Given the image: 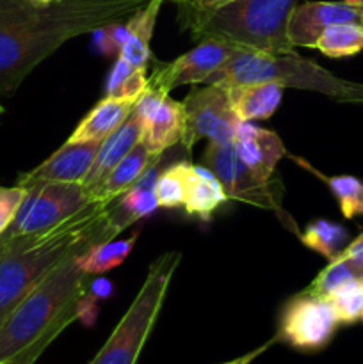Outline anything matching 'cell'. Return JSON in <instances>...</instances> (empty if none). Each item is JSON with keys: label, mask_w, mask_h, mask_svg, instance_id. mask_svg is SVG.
Segmentation results:
<instances>
[{"label": "cell", "mask_w": 363, "mask_h": 364, "mask_svg": "<svg viewBox=\"0 0 363 364\" xmlns=\"http://www.w3.org/2000/svg\"><path fill=\"white\" fill-rule=\"evenodd\" d=\"M352 279H363V267L356 265L354 262L338 255L337 258L327 263V267H324L317 274L315 279L310 283V287L305 288V291L315 295V297L326 299L337 288H340L342 284L349 283Z\"/></svg>", "instance_id": "26"}, {"label": "cell", "mask_w": 363, "mask_h": 364, "mask_svg": "<svg viewBox=\"0 0 363 364\" xmlns=\"http://www.w3.org/2000/svg\"><path fill=\"white\" fill-rule=\"evenodd\" d=\"M359 320H362V322H363V313H362V318H359Z\"/></svg>", "instance_id": "43"}, {"label": "cell", "mask_w": 363, "mask_h": 364, "mask_svg": "<svg viewBox=\"0 0 363 364\" xmlns=\"http://www.w3.org/2000/svg\"><path fill=\"white\" fill-rule=\"evenodd\" d=\"M110 25H112V23L95 28V31L91 32L93 43H95L96 50H98L102 55L117 57V55H120V46H117L116 41H114L112 32H110Z\"/></svg>", "instance_id": "30"}, {"label": "cell", "mask_w": 363, "mask_h": 364, "mask_svg": "<svg viewBox=\"0 0 363 364\" xmlns=\"http://www.w3.org/2000/svg\"><path fill=\"white\" fill-rule=\"evenodd\" d=\"M228 96L233 112L241 121L269 119L283 100L285 87L274 82L228 85Z\"/></svg>", "instance_id": "19"}, {"label": "cell", "mask_w": 363, "mask_h": 364, "mask_svg": "<svg viewBox=\"0 0 363 364\" xmlns=\"http://www.w3.org/2000/svg\"><path fill=\"white\" fill-rule=\"evenodd\" d=\"M102 141H89L70 144L64 142L52 156L39 164L28 173L18 176L16 185L27 188L46 181H64V183H84L95 164Z\"/></svg>", "instance_id": "12"}, {"label": "cell", "mask_w": 363, "mask_h": 364, "mask_svg": "<svg viewBox=\"0 0 363 364\" xmlns=\"http://www.w3.org/2000/svg\"><path fill=\"white\" fill-rule=\"evenodd\" d=\"M340 255L344 256V258L354 262L356 265L363 267V233H359L354 240L349 242L347 247H345Z\"/></svg>", "instance_id": "32"}, {"label": "cell", "mask_w": 363, "mask_h": 364, "mask_svg": "<svg viewBox=\"0 0 363 364\" xmlns=\"http://www.w3.org/2000/svg\"><path fill=\"white\" fill-rule=\"evenodd\" d=\"M333 308L340 326H351L362 318L363 313V279H352L326 297Z\"/></svg>", "instance_id": "27"}, {"label": "cell", "mask_w": 363, "mask_h": 364, "mask_svg": "<svg viewBox=\"0 0 363 364\" xmlns=\"http://www.w3.org/2000/svg\"><path fill=\"white\" fill-rule=\"evenodd\" d=\"M149 0H0V95L20 87L64 43L109 23L127 21Z\"/></svg>", "instance_id": "1"}, {"label": "cell", "mask_w": 363, "mask_h": 364, "mask_svg": "<svg viewBox=\"0 0 363 364\" xmlns=\"http://www.w3.org/2000/svg\"><path fill=\"white\" fill-rule=\"evenodd\" d=\"M162 155L152 153L141 141L114 166L109 176L89 192L91 201L114 203L121 198L127 191H130L139 178L153 166H159Z\"/></svg>", "instance_id": "15"}, {"label": "cell", "mask_w": 363, "mask_h": 364, "mask_svg": "<svg viewBox=\"0 0 363 364\" xmlns=\"http://www.w3.org/2000/svg\"><path fill=\"white\" fill-rule=\"evenodd\" d=\"M25 194H27V191L20 185H14V187L0 185V235L13 223Z\"/></svg>", "instance_id": "29"}, {"label": "cell", "mask_w": 363, "mask_h": 364, "mask_svg": "<svg viewBox=\"0 0 363 364\" xmlns=\"http://www.w3.org/2000/svg\"><path fill=\"white\" fill-rule=\"evenodd\" d=\"M159 174V167H149V169L139 178L137 183L117 199V210H120V213L125 217V220H127L128 224L139 223V220L152 215V213L159 208V201H157L155 194Z\"/></svg>", "instance_id": "22"}, {"label": "cell", "mask_w": 363, "mask_h": 364, "mask_svg": "<svg viewBox=\"0 0 363 364\" xmlns=\"http://www.w3.org/2000/svg\"><path fill=\"white\" fill-rule=\"evenodd\" d=\"M141 230H135L128 238L121 240H103L91 245L88 251L77 256V263L84 272L88 274H103L120 267L125 259L130 256L135 242H137Z\"/></svg>", "instance_id": "21"}, {"label": "cell", "mask_w": 363, "mask_h": 364, "mask_svg": "<svg viewBox=\"0 0 363 364\" xmlns=\"http://www.w3.org/2000/svg\"><path fill=\"white\" fill-rule=\"evenodd\" d=\"M185 164L187 162L173 164L159 174L155 194L159 206H162V208H184Z\"/></svg>", "instance_id": "28"}, {"label": "cell", "mask_w": 363, "mask_h": 364, "mask_svg": "<svg viewBox=\"0 0 363 364\" xmlns=\"http://www.w3.org/2000/svg\"><path fill=\"white\" fill-rule=\"evenodd\" d=\"M298 162L301 164L305 169H308L310 173L315 174L317 178L324 181L327 185V188L331 191V194L337 199L338 206H340V212L345 219H354V217L363 215V181L359 178L351 176V174H340V176H324L319 171L313 169L310 164L302 162L298 159Z\"/></svg>", "instance_id": "25"}, {"label": "cell", "mask_w": 363, "mask_h": 364, "mask_svg": "<svg viewBox=\"0 0 363 364\" xmlns=\"http://www.w3.org/2000/svg\"><path fill=\"white\" fill-rule=\"evenodd\" d=\"M116 203L91 201L52 228L0 237V327L60 263L98 242L116 238L128 228Z\"/></svg>", "instance_id": "2"}, {"label": "cell", "mask_w": 363, "mask_h": 364, "mask_svg": "<svg viewBox=\"0 0 363 364\" xmlns=\"http://www.w3.org/2000/svg\"><path fill=\"white\" fill-rule=\"evenodd\" d=\"M34 4H41V6H48V4L57 2V0H32Z\"/></svg>", "instance_id": "37"}, {"label": "cell", "mask_w": 363, "mask_h": 364, "mask_svg": "<svg viewBox=\"0 0 363 364\" xmlns=\"http://www.w3.org/2000/svg\"><path fill=\"white\" fill-rule=\"evenodd\" d=\"M89 277L91 274L78 267L77 256L48 274L0 327V363L13 361L41 338H57L77 320Z\"/></svg>", "instance_id": "4"}, {"label": "cell", "mask_w": 363, "mask_h": 364, "mask_svg": "<svg viewBox=\"0 0 363 364\" xmlns=\"http://www.w3.org/2000/svg\"><path fill=\"white\" fill-rule=\"evenodd\" d=\"M349 231L342 224L327 219H315L306 224L301 235V242L317 255L324 256L327 262L337 258L351 240Z\"/></svg>", "instance_id": "23"}, {"label": "cell", "mask_w": 363, "mask_h": 364, "mask_svg": "<svg viewBox=\"0 0 363 364\" xmlns=\"http://www.w3.org/2000/svg\"><path fill=\"white\" fill-rule=\"evenodd\" d=\"M191 2H198V4H219V2H226V0H191ZM185 4V2H184Z\"/></svg>", "instance_id": "35"}, {"label": "cell", "mask_w": 363, "mask_h": 364, "mask_svg": "<svg viewBox=\"0 0 363 364\" xmlns=\"http://www.w3.org/2000/svg\"><path fill=\"white\" fill-rule=\"evenodd\" d=\"M342 2L349 4V6H358V7L363 6V0H342Z\"/></svg>", "instance_id": "36"}, {"label": "cell", "mask_w": 363, "mask_h": 364, "mask_svg": "<svg viewBox=\"0 0 363 364\" xmlns=\"http://www.w3.org/2000/svg\"><path fill=\"white\" fill-rule=\"evenodd\" d=\"M23 201L14 215L13 223L0 237H16L43 231L77 213L91 203L84 183L46 181L25 188Z\"/></svg>", "instance_id": "6"}, {"label": "cell", "mask_w": 363, "mask_h": 364, "mask_svg": "<svg viewBox=\"0 0 363 364\" xmlns=\"http://www.w3.org/2000/svg\"><path fill=\"white\" fill-rule=\"evenodd\" d=\"M184 130L180 144L191 153L196 142H230L242 123L233 112L224 85L206 84V87L192 89L182 102Z\"/></svg>", "instance_id": "8"}, {"label": "cell", "mask_w": 363, "mask_h": 364, "mask_svg": "<svg viewBox=\"0 0 363 364\" xmlns=\"http://www.w3.org/2000/svg\"><path fill=\"white\" fill-rule=\"evenodd\" d=\"M0 364H18V363H14V361H7V363H0Z\"/></svg>", "instance_id": "40"}, {"label": "cell", "mask_w": 363, "mask_h": 364, "mask_svg": "<svg viewBox=\"0 0 363 364\" xmlns=\"http://www.w3.org/2000/svg\"><path fill=\"white\" fill-rule=\"evenodd\" d=\"M226 201L228 196L223 185L209 167L185 164L184 210L187 215L198 217L203 223H209L214 213Z\"/></svg>", "instance_id": "16"}, {"label": "cell", "mask_w": 363, "mask_h": 364, "mask_svg": "<svg viewBox=\"0 0 363 364\" xmlns=\"http://www.w3.org/2000/svg\"><path fill=\"white\" fill-rule=\"evenodd\" d=\"M362 23H363V6H362Z\"/></svg>", "instance_id": "42"}, {"label": "cell", "mask_w": 363, "mask_h": 364, "mask_svg": "<svg viewBox=\"0 0 363 364\" xmlns=\"http://www.w3.org/2000/svg\"><path fill=\"white\" fill-rule=\"evenodd\" d=\"M238 48L221 41H199L191 52L182 53L171 63H159L152 77L149 87L169 95L173 89L187 84H205L217 70L233 57Z\"/></svg>", "instance_id": "10"}, {"label": "cell", "mask_w": 363, "mask_h": 364, "mask_svg": "<svg viewBox=\"0 0 363 364\" xmlns=\"http://www.w3.org/2000/svg\"><path fill=\"white\" fill-rule=\"evenodd\" d=\"M135 68L132 64H128L127 60H123L121 57H117L116 63H114L112 70H110L109 78H107V85H105V96H112L114 92L117 91L121 84L128 78V75L134 71Z\"/></svg>", "instance_id": "31"}, {"label": "cell", "mask_w": 363, "mask_h": 364, "mask_svg": "<svg viewBox=\"0 0 363 364\" xmlns=\"http://www.w3.org/2000/svg\"><path fill=\"white\" fill-rule=\"evenodd\" d=\"M114 291V287L112 283H110L109 279H103V277H100V279H95L93 283L88 284V294H91L93 297H96L100 301V299H107L110 297Z\"/></svg>", "instance_id": "34"}, {"label": "cell", "mask_w": 363, "mask_h": 364, "mask_svg": "<svg viewBox=\"0 0 363 364\" xmlns=\"http://www.w3.org/2000/svg\"><path fill=\"white\" fill-rule=\"evenodd\" d=\"M171 2H177V4H184V2H191V0H171Z\"/></svg>", "instance_id": "39"}, {"label": "cell", "mask_w": 363, "mask_h": 364, "mask_svg": "<svg viewBox=\"0 0 363 364\" xmlns=\"http://www.w3.org/2000/svg\"><path fill=\"white\" fill-rule=\"evenodd\" d=\"M276 343H278L276 336H273L269 341H265V343H263V345H260V347H256L255 350L248 352V354L241 355V358H235V359H231V361L221 363V364H251L253 361H255L256 358H260V355H262L263 352H267L270 347H273V345H276Z\"/></svg>", "instance_id": "33"}, {"label": "cell", "mask_w": 363, "mask_h": 364, "mask_svg": "<svg viewBox=\"0 0 363 364\" xmlns=\"http://www.w3.org/2000/svg\"><path fill=\"white\" fill-rule=\"evenodd\" d=\"M135 102L137 100L105 96L82 117L66 142L77 144V142L103 141L125 123V119L134 110Z\"/></svg>", "instance_id": "18"}, {"label": "cell", "mask_w": 363, "mask_h": 364, "mask_svg": "<svg viewBox=\"0 0 363 364\" xmlns=\"http://www.w3.org/2000/svg\"><path fill=\"white\" fill-rule=\"evenodd\" d=\"M315 48L331 59L358 55L363 52V23L331 25L317 39Z\"/></svg>", "instance_id": "24"}, {"label": "cell", "mask_w": 363, "mask_h": 364, "mask_svg": "<svg viewBox=\"0 0 363 364\" xmlns=\"http://www.w3.org/2000/svg\"><path fill=\"white\" fill-rule=\"evenodd\" d=\"M338 326L330 302L302 290L283 304L274 336L299 352H319L330 345Z\"/></svg>", "instance_id": "7"}, {"label": "cell", "mask_w": 363, "mask_h": 364, "mask_svg": "<svg viewBox=\"0 0 363 364\" xmlns=\"http://www.w3.org/2000/svg\"><path fill=\"white\" fill-rule=\"evenodd\" d=\"M356 103H363V84L359 85V92H358V100H356Z\"/></svg>", "instance_id": "38"}, {"label": "cell", "mask_w": 363, "mask_h": 364, "mask_svg": "<svg viewBox=\"0 0 363 364\" xmlns=\"http://www.w3.org/2000/svg\"><path fill=\"white\" fill-rule=\"evenodd\" d=\"M362 23V7L345 2H305L295 4L288 16L287 34L294 46L315 48L317 39L331 25Z\"/></svg>", "instance_id": "13"}, {"label": "cell", "mask_w": 363, "mask_h": 364, "mask_svg": "<svg viewBox=\"0 0 363 364\" xmlns=\"http://www.w3.org/2000/svg\"><path fill=\"white\" fill-rule=\"evenodd\" d=\"M182 262L178 251L164 252L148 267L144 281L114 327L109 340L96 352L89 364H135L157 322L171 279Z\"/></svg>", "instance_id": "5"}, {"label": "cell", "mask_w": 363, "mask_h": 364, "mask_svg": "<svg viewBox=\"0 0 363 364\" xmlns=\"http://www.w3.org/2000/svg\"><path fill=\"white\" fill-rule=\"evenodd\" d=\"M142 135V121L139 117V114L135 110H132L130 116L125 119V123L117 128L116 132L109 135L107 139H103L102 146L98 149V155H96L95 164H93L91 171H89L88 178L84 181V187L88 188V192H91L93 188L98 187L107 176H109L110 171L114 169L117 162L141 141Z\"/></svg>", "instance_id": "17"}, {"label": "cell", "mask_w": 363, "mask_h": 364, "mask_svg": "<svg viewBox=\"0 0 363 364\" xmlns=\"http://www.w3.org/2000/svg\"><path fill=\"white\" fill-rule=\"evenodd\" d=\"M2 114H4V107L0 105V116H2Z\"/></svg>", "instance_id": "41"}, {"label": "cell", "mask_w": 363, "mask_h": 364, "mask_svg": "<svg viewBox=\"0 0 363 364\" xmlns=\"http://www.w3.org/2000/svg\"><path fill=\"white\" fill-rule=\"evenodd\" d=\"M166 0H149L142 9L132 14L127 20L128 25V38L123 43L120 50V55L128 64L134 68L148 66L149 59H152V48H149V41H152L153 31H155L157 16Z\"/></svg>", "instance_id": "20"}, {"label": "cell", "mask_w": 363, "mask_h": 364, "mask_svg": "<svg viewBox=\"0 0 363 364\" xmlns=\"http://www.w3.org/2000/svg\"><path fill=\"white\" fill-rule=\"evenodd\" d=\"M203 164L216 174L228 199L249 203L263 210L283 213L281 194L270 187V181L256 176L233 148V142H209L203 153Z\"/></svg>", "instance_id": "9"}, {"label": "cell", "mask_w": 363, "mask_h": 364, "mask_svg": "<svg viewBox=\"0 0 363 364\" xmlns=\"http://www.w3.org/2000/svg\"><path fill=\"white\" fill-rule=\"evenodd\" d=\"M142 121L141 142L157 155H164L167 148L180 144L184 130L182 102L169 98L167 92L146 87L134 107Z\"/></svg>", "instance_id": "11"}, {"label": "cell", "mask_w": 363, "mask_h": 364, "mask_svg": "<svg viewBox=\"0 0 363 364\" xmlns=\"http://www.w3.org/2000/svg\"><path fill=\"white\" fill-rule=\"evenodd\" d=\"M233 148L238 159L262 180L270 181L278 162L287 155L283 142L273 130L242 121L233 135Z\"/></svg>", "instance_id": "14"}, {"label": "cell", "mask_w": 363, "mask_h": 364, "mask_svg": "<svg viewBox=\"0 0 363 364\" xmlns=\"http://www.w3.org/2000/svg\"><path fill=\"white\" fill-rule=\"evenodd\" d=\"M295 4L298 0H226L178 6L182 25L198 41H221L248 52L294 53L287 25Z\"/></svg>", "instance_id": "3"}]
</instances>
